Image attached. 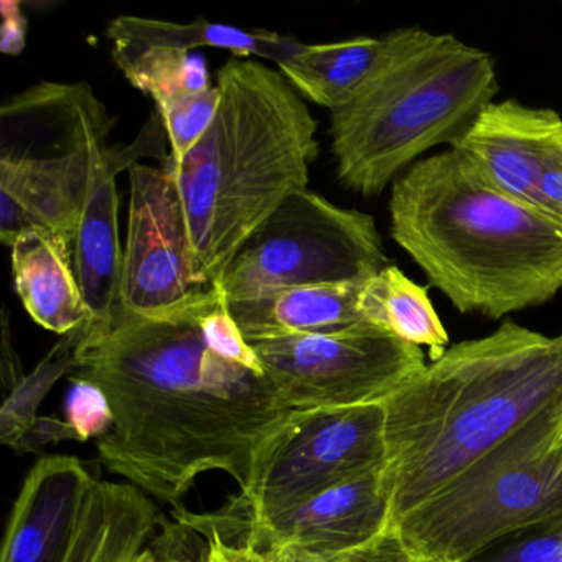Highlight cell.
Masks as SVG:
<instances>
[{"mask_svg":"<svg viewBox=\"0 0 562 562\" xmlns=\"http://www.w3.org/2000/svg\"><path fill=\"white\" fill-rule=\"evenodd\" d=\"M11 249L15 292L41 327L65 337L91 321L70 243L44 226H32Z\"/></svg>","mask_w":562,"mask_h":562,"instance_id":"e0dca14e","label":"cell"},{"mask_svg":"<svg viewBox=\"0 0 562 562\" xmlns=\"http://www.w3.org/2000/svg\"><path fill=\"white\" fill-rule=\"evenodd\" d=\"M386 465L383 403L344 409L294 411L246 495L241 525L291 512L328 488Z\"/></svg>","mask_w":562,"mask_h":562,"instance_id":"9c48e42d","label":"cell"},{"mask_svg":"<svg viewBox=\"0 0 562 562\" xmlns=\"http://www.w3.org/2000/svg\"><path fill=\"white\" fill-rule=\"evenodd\" d=\"M413 552L401 541L394 529L371 544L358 549L353 562H414Z\"/></svg>","mask_w":562,"mask_h":562,"instance_id":"f546056e","label":"cell"},{"mask_svg":"<svg viewBox=\"0 0 562 562\" xmlns=\"http://www.w3.org/2000/svg\"><path fill=\"white\" fill-rule=\"evenodd\" d=\"M2 328H4V337H2V376L8 387H18L24 380L21 363H19L18 355L11 344V328H9V312L4 305V315H2Z\"/></svg>","mask_w":562,"mask_h":562,"instance_id":"1f68e13d","label":"cell"},{"mask_svg":"<svg viewBox=\"0 0 562 562\" xmlns=\"http://www.w3.org/2000/svg\"><path fill=\"white\" fill-rule=\"evenodd\" d=\"M103 104L85 111L81 134L55 156H0V239L12 246L32 226H44L75 248L90 183L88 123Z\"/></svg>","mask_w":562,"mask_h":562,"instance_id":"8fae6325","label":"cell"},{"mask_svg":"<svg viewBox=\"0 0 562 562\" xmlns=\"http://www.w3.org/2000/svg\"><path fill=\"white\" fill-rule=\"evenodd\" d=\"M391 236L460 314L506 317L562 291V222L490 187L453 149L394 180Z\"/></svg>","mask_w":562,"mask_h":562,"instance_id":"3957f363","label":"cell"},{"mask_svg":"<svg viewBox=\"0 0 562 562\" xmlns=\"http://www.w3.org/2000/svg\"><path fill=\"white\" fill-rule=\"evenodd\" d=\"M357 552L358 549L347 552H321L295 548V546H276V548L265 549L268 562H353Z\"/></svg>","mask_w":562,"mask_h":562,"instance_id":"4dcf8cb0","label":"cell"},{"mask_svg":"<svg viewBox=\"0 0 562 562\" xmlns=\"http://www.w3.org/2000/svg\"><path fill=\"white\" fill-rule=\"evenodd\" d=\"M561 443H562V430H561Z\"/></svg>","mask_w":562,"mask_h":562,"instance_id":"e575fe53","label":"cell"},{"mask_svg":"<svg viewBox=\"0 0 562 562\" xmlns=\"http://www.w3.org/2000/svg\"><path fill=\"white\" fill-rule=\"evenodd\" d=\"M106 37L113 45L136 47H164L192 52L200 47L223 48L238 57L258 55L266 60L281 64L301 50V42L265 31H243L233 25L195 21L192 24L153 21V19L121 15L106 29Z\"/></svg>","mask_w":562,"mask_h":562,"instance_id":"d6986e66","label":"cell"},{"mask_svg":"<svg viewBox=\"0 0 562 562\" xmlns=\"http://www.w3.org/2000/svg\"><path fill=\"white\" fill-rule=\"evenodd\" d=\"M111 121L101 108L88 123L90 183L75 239L74 262L91 321L85 327H104L121 311L123 255L117 229L120 196L113 150L104 147Z\"/></svg>","mask_w":562,"mask_h":562,"instance_id":"5bb4252c","label":"cell"},{"mask_svg":"<svg viewBox=\"0 0 562 562\" xmlns=\"http://www.w3.org/2000/svg\"><path fill=\"white\" fill-rule=\"evenodd\" d=\"M222 93L212 87L199 93L177 98L157 108L164 130L169 137L173 160H182L205 136L220 110Z\"/></svg>","mask_w":562,"mask_h":562,"instance_id":"cb8c5ba5","label":"cell"},{"mask_svg":"<svg viewBox=\"0 0 562 562\" xmlns=\"http://www.w3.org/2000/svg\"><path fill=\"white\" fill-rule=\"evenodd\" d=\"M67 423L80 442L100 439L113 427V414L100 387L85 380H75L68 394Z\"/></svg>","mask_w":562,"mask_h":562,"instance_id":"484cf974","label":"cell"},{"mask_svg":"<svg viewBox=\"0 0 562 562\" xmlns=\"http://www.w3.org/2000/svg\"><path fill=\"white\" fill-rule=\"evenodd\" d=\"M387 266L373 216L304 190L249 236L215 288L228 302L245 301L281 289L368 281Z\"/></svg>","mask_w":562,"mask_h":562,"instance_id":"52a82bcc","label":"cell"},{"mask_svg":"<svg viewBox=\"0 0 562 562\" xmlns=\"http://www.w3.org/2000/svg\"><path fill=\"white\" fill-rule=\"evenodd\" d=\"M101 482L93 463L42 457L22 483L5 529L0 562H55L88 493Z\"/></svg>","mask_w":562,"mask_h":562,"instance_id":"9a60e30c","label":"cell"},{"mask_svg":"<svg viewBox=\"0 0 562 562\" xmlns=\"http://www.w3.org/2000/svg\"><path fill=\"white\" fill-rule=\"evenodd\" d=\"M200 562H209V561H206V558H203L202 561H200Z\"/></svg>","mask_w":562,"mask_h":562,"instance_id":"836d02e7","label":"cell"},{"mask_svg":"<svg viewBox=\"0 0 562 562\" xmlns=\"http://www.w3.org/2000/svg\"><path fill=\"white\" fill-rule=\"evenodd\" d=\"M220 110L183 157H167L189 229L196 285L218 284L249 236L307 190L317 123L281 71L232 58L218 71Z\"/></svg>","mask_w":562,"mask_h":562,"instance_id":"277c9868","label":"cell"},{"mask_svg":"<svg viewBox=\"0 0 562 562\" xmlns=\"http://www.w3.org/2000/svg\"><path fill=\"white\" fill-rule=\"evenodd\" d=\"M383 470L328 488L304 505L245 525V541L256 548L295 546L321 552H347L371 544L393 529Z\"/></svg>","mask_w":562,"mask_h":562,"instance_id":"4fadbf2b","label":"cell"},{"mask_svg":"<svg viewBox=\"0 0 562 562\" xmlns=\"http://www.w3.org/2000/svg\"><path fill=\"white\" fill-rule=\"evenodd\" d=\"M78 330L65 335L58 341L57 347L35 368L34 373L25 376L22 383L12 390L11 396L2 409V440L12 449L24 447L29 432L37 423L38 417L35 411H37L38 404L44 400L48 390L54 386L55 381L61 374L71 371Z\"/></svg>","mask_w":562,"mask_h":562,"instance_id":"603a6c76","label":"cell"},{"mask_svg":"<svg viewBox=\"0 0 562 562\" xmlns=\"http://www.w3.org/2000/svg\"><path fill=\"white\" fill-rule=\"evenodd\" d=\"M536 205L552 218L562 222V140L552 150L538 187Z\"/></svg>","mask_w":562,"mask_h":562,"instance_id":"4316f807","label":"cell"},{"mask_svg":"<svg viewBox=\"0 0 562 562\" xmlns=\"http://www.w3.org/2000/svg\"><path fill=\"white\" fill-rule=\"evenodd\" d=\"M249 345L282 406L291 411L380 404L426 367L420 348L371 324Z\"/></svg>","mask_w":562,"mask_h":562,"instance_id":"ba28073f","label":"cell"},{"mask_svg":"<svg viewBox=\"0 0 562 562\" xmlns=\"http://www.w3.org/2000/svg\"><path fill=\"white\" fill-rule=\"evenodd\" d=\"M357 93L330 111L331 154L347 189L376 196L407 166L470 126L498 93L492 57L450 34L384 35Z\"/></svg>","mask_w":562,"mask_h":562,"instance_id":"5b68a950","label":"cell"},{"mask_svg":"<svg viewBox=\"0 0 562 562\" xmlns=\"http://www.w3.org/2000/svg\"><path fill=\"white\" fill-rule=\"evenodd\" d=\"M561 404L562 334L506 321L447 348L383 401L393 525Z\"/></svg>","mask_w":562,"mask_h":562,"instance_id":"7a4b0ae2","label":"cell"},{"mask_svg":"<svg viewBox=\"0 0 562 562\" xmlns=\"http://www.w3.org/2000/svg\"><path fill=\"white\" fill-rule=\"evenodd\" d=\"M121 272V308L162 317L189 305L200 292L192 274L189 229L179 192L162 169L134 164Z\"/></svg>","mask_w":562,"mask_h":562,"instance_id":"30bf717a","label":"cell"},{"mask_svg":"<svg viewBox=\"0 0 562 562\" xmlns=\"http://www.w3.org/2000/svg\"><path fill=\"white\" fill-rule=\"evenodd\" d=\"M414 562H446V561H440V559H432V558H416V559H414Z\"/></svg>","mask_w":562,"mask_h":562,"instance_id":"d6a6232c","label":"cell"},{"mask_svg":"<svg viewBox=\"0 0 562 562\" xmlns=\"http://www.w3.org/2000/svg\"><path fill=\"white\" fill-rule=\"evenodd\" d=\"M364 324L390 331L417 348H427L430 360L449 348V334L426 289L391 265L364 282L358 302Z\"/></svg>","mask_w":562,"mask_h":562,"instance_id":"44dd1931","label":"cell"},{"mask_svg":"<svg viewBox=\"0 0 562 562\" xmlns=\"http://www.w3.org/2000/svg\"><path fill=\"white\" fill-rule=\"evenodd\" d=\"M2 35H0V50L5 55H19L25 48L27 41V15L22 11V2L18 0H2Z\"/></svg>","mask_w":562,"mask_h":562,"instance_id":"f1b7e54d","label":"cell"},{"mask_svg":"<svg viewBox=\"0 0 562 562\" xmlns=\"http://www.w3.org/2000/svg\"><path fill=\"white\" fill-rule=\"evenodd\" d=\"M113 60L127 81L149 94L157 108L213 87L205 60L190 52L114 45Z\"/></svg>","mask_w":562,"mask_h":562,"instance_id":"7402d4cb","label":"cell"},{"mask_svg":"<svg viewBox=\"0 0 562 562\" xmlns=\"http://www.w3.org/2000/svg\"><path fill=\"white\" fill-rule=\"evenodd\" d=\"M212 288L162 317L121 308L104 327L83 325L74 351L75 380L100 387L113 414L97 440L101 462L177 508L209 472L232 476L246 495L294 414L268 374L206 344L199 317Z\"/></svg>","mask_w":562,"mask_h":562,"instance_id":"6da1fadb","label":"cell"},{"mask_svg":"<svg viewBox=\"0 0 562 562\" xmlns=\"http://www.w3.org/2000/svg\"><path fill=\"white\" fill-rule=\"evenodd\" d=\"M200 529L205 532L209 548H206L205 558L209 562H268L266 561L265 551L256 548L251 542H235L226 541L218 529L206 522H200Z\"/></svg>","mask_w":562,"mask_h":562,"instance_id":"83f0119b","label":"cell"},{"mask_svg":"<svg viewBox=\"0 0 562 562\" xmlns=\"http://www.w3.org/2000/svg\"><path fill=\"white\" fill-rule=\"evenodd\" d=\"M383 38L357 37L334 44L302 45L278 64L295 91L318 106L335 110L347 103L373 70Z\"/></svg>","mask_w":562,"mask_h":562,"instance_id":"ffe728a7","label":"cell"},{"mask_svg":"<svg viewBox=\"0 0 562 562\" xmlns=\"http://www.w3.org/2000/svg\"><path fill=\"white\" fill-rule=\"evenodd\" d=\"M469 562H562V522L512 536Z\"/></svg>","mask_w":562,"mask_h":562,"instance_id":"d4e9b609","label":"cell"},{"mask_svg":"<svg viewBox=\"0 0 562 562\" xmlns=\"http://www.w3.org/2000/svg\"><path fill=\"white\" fill-rule=\"evenodd\" d=\"M562 404L486 453L393 525L414 558L469 562L562 522Z\"/></svg>","mask_w":562,"mask_h":562,"instance_id":"8992f818","label":"cell"},{"mask_svg":"<svg viewBox=\"0 0 562 562\" xmlns=\"http://www.w3.org/2000/svg\"><path fill=\"white\" fill-rule=\"evenodd\" d=\"M364 282L281 289L228 305L248 341L335 334L364 324L358 308Z\"/></svg>","mask_w":562,"mask_h":562,"instance_id":"ac0fdd59","label":"cell"},{"mask_svg":"<svg viewBox=\"0 0 562 562\" xmlns=\"http://www.w3.org/2000/svg\"><path fill=\"white\" fill-rule=\"evenodd\" d=\"M160 515L131 483L98 482L55 562H189L154 549Z\"/></svg>","mask_w":562,"mask_h":562,"instance_id":"2e32d148","label":"cell"},{"mask_svg":"<svg viewBox=\"0 0 562 562\" xmlns=\"http://www.w3.org/2000/svg\"><path fill=\"white\" fill-rule=\"evenodd\" d=\"M561 140L554 110L505 100L483 108L450 149L493 189L538 206L542 170Z\"/></svg>","mask_w":562,"mask_h":562,"instance_id":"7c38bea8","label":"cell"}]
</instances>
